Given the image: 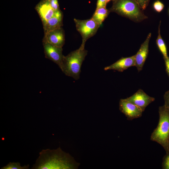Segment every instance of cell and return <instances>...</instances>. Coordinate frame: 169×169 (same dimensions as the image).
<instances>
[{
  "mask_svg": "<svg viewBox=\"0 0 169 169\" xmlns=\"http://www.w3.org/2000/svg\"><path fill=\"white\" fill-rule=\"evenodd\" d=\"M35 8L43 25L54 15L56 11L52 8L47 0H42L36 5Z\"/></svg>",
  "mask_w": 169,
  "mask_h": 169,
  "instance_id": "8fae6325",
  "label": "cell"
},
{
  "mask_svg": "<svg viewBox=\"0 0 169 169\" xmlns=\"http://www.w3.org/2000/svg\"><path fill=\"white\" fill-rule=\"evenodd\" d=\"M52 8L55 11L60 10L58 0H47Z\"/></svg>",
  "mask_w": 169,
  "mask_h": 169,
  "instance_id": "ffe728a7",
  "label": "cell"
},
{
  "mask_svg": "<svg viewBox=\"0 0 169 169\" xmlns=\"http://www.w3.org/2000/svg\"><path fill=\"white\" fill-rule=\"evenodd\" d=\"M142 10H145L150 0H135Z\"/></svg>",
  "mask_w": 169,
  "mask_h": 169,
  "instance_id": "d6986e66",
  "label": "cell"
},
{
  "mask_svg": "<svg viewBox=\"0 0 169 169\" xmlns=\"http://www.w3.org/2000/svg\"><path fill=\"white\" fill-rule=\"evenodd\" d=\"M161 23V21L160 22L158 27V35L156 40V44L160 51L163 56V59L167 58L169 57L167 55L166 47L164 41L161 37L160 33V26Z\"/></svg>",
  "mask_w": 169,
  "mask_h": 169,
  "instance_id": "9a60e30c",
  "label": "cell"
},
{
  "mask_svg": "<svg viewBox=\"0 0 169 169\" xmlns=\"http://www.w3.org/2000/svg\"><path fill=\"white\" fill-rule=\"evenodd\" d=\"M135 55L128 57H121L114 64L105 67V70H114L122 72L128 68L135 66Z\"/></svg>",
  "mask_w": 169,
  "mask_h": 169,
  "instance_id": "7c38bea8",
  "label": "cell"
},
{
  "mask_svg": "<svg viewBox=\"0 0 169 169\" xmlns=\"http://www.w3.org/2000/svg\"><path fill=\"white\" fill-rule=\"evenodd\" d=\"M39 155L32 169H76L79 165L69 153L63 151L60 147L56 149L42 150Z\"/></svg>",
  "mask_w": 169,
  "mask_h": 169,
  "instance_id": "6da1fadb",
  "label": "cell"
},
{
  "mask_svg": "<svg viewBox=\"0 0 169 169\" xmlns=\"http://www.w3.org/2000/svg\"><path fill=\"white\" fill-rule=\"evenodd\" d=\"M119 109L129 120L140 117L143 112L142 109L125 99H121L119 102Z\"/></svg>",
  "mask_w": 169,
  "mask_h": 169,
  "instance_id": "52a82bcc",
  "label": "cell"
},
{
  "mask_svg": "<svg viewBox=\"0 0 169 169\" xmlns=\"http://www.w3.org/2000/svg\"><path fill=\"white\" fill-rule=\"evenodd\" d=\"M106 0H98L96 4V8L106 7Z\"/></svg>",
  "mask_w": 169,
  "mask_h": 169,
  "instance_id": "7402d4cb",
  "label": "cell"
},
{
  "mask_svg": "<svg viewBox=\"0 0 169 169\" xmlns=\"http://www.w3.org/2000/svg\"><path fill=\"white\" fill-rule=\"evenodd\" d=\"M110 12L106 7L96 8L92 18L100 26L108 16Z\"/></svg>",
  "mask_w": 169,
  "mask_h": 169,
  "instance_id": "5bb4252c",
  "label": "cell"
},
{
  "mask_svg": "<svg viewBox=\"0 0 169 169\" xmlns=\"http://www.w3.org/2000/svg\"><path fill=\"white\" fill-rule=\"evenodd\" d=\"M168 12H169V8Z\"/></svg>",
  "mask_w": 169,
  "mask_h": 169,
  "instance_id": "484cf974",
  "label": "cell"
},
{
  "mask_svg": "<svg viewBox=\"0 0 169 169\" xmlns=\"http://www.w3.org/2000/svg\"><path fill=\"white\" fill-rule=\"evenodd\" d=\"M84 46L81 45L78 49L63 57L62 71L66 75L76 80L79 78L81 66L87 55V51Z\"/></svg>",
  "mask_w": 169,
  "mask_h": 169,
  "instance_id": "3957f363",
  "label": "cell"
},
{
  "mask_svg": "<svg viewBox=\"0 0 169 169\" xmlns=\"http://www.w3.org/2000/svg\"><path fill=\"white\" fill-rule=\"evenodd\" d=\"M162 169H169V153H166L162 159Z\"/></svg>",
  "mask_w": 169,
  "mask_h": 169,
  "instance_id": "ac0fdd59",
  "label": "cell"
},
{
  "mask_svg": "<svg viewBox=\"0 0 169 169\" xmlns=\"http://www.w3.org/2000/svg\"><path fill=\"white\" fill-rule=\"evenodd\" d=\"M158 125L151 134L150 140L160 145L166 153L169 151V111L164 105L159 107Z\"/></svg>",
  "mask_w": 169,
  "mask_h": 169,
  "instance_id": "7a4b0ae2",
  "label": "cell"
},
{
  "mask_svg": "<svg viewBox=\"0 0 169 169\" xmlns=\"http://www.w3.org/2000/svg\"><path fill=\"white\" fill-rule=\"evenodd\" d=\"M76 28L82 38L81 45L85 46L86 42L96 33L100 25L92 18L86 20L74 18Z\"/></svg>",
  "mask_w": 169,
  "mask_h": 169,
  "instance_id": "5b68a950",
  "label": "cell"
},
{
  "mask_svg": "<svg viewBox=\"0 0 169 169\" xmlns=\"http://www.w3.org/2000/svg\"><path fill=\"white\" fill-rule=\"evenodd\" d=\"M43 42L62 47L65 43V34L63 28L61 27L44 34Z\"/></svg>",
  "mask_w": 169,
  "mask_h": 169,
  "instance_id": "9c48e42d",
  "label": "cell"
},
{
  "mask_svg": "<svg viewBox=\"0 0 169 169\" xmlns=\"http://www.w3.org/2000/svg\"><path fill=\"white\" fill-rule=\"evenodd\" d=\"M112 0H106V3H108V2H109L110 1Z\"/></svg>",
  "mask_w": 169,
  "mask_h": 169,
  "instance_id": "cb8c5ba5",
  "label": "cell"
},
{
  "mask_svg": "<svg viewBox=\"0 0 169 169\" xmlns=\"http://www.w3.org/2000/svg\"><path fill=\"white\" fill-rule=\"evenodd\" d=\"M126 99L140 108L144 111L146 107L155 100V98L149 96L140 89Z\"/></svg>",
  "mask_w": 169,
  "mask_h": 169,
  "instance_id": "ba28073f",
  "label": "cell"
},
{
  "mask_svg": "<svg viewBox=\"0 0 169 169\" xmlns=\"http://www.w3.org/2000/svg\"><path fill=\"white\" fill-rule=\"evenodd\" d=\"M169 153V152H168V153Z\"/></svg>",
  "mask_w": 169,
  "mask_h": 169,
  "instance_id": "4316f807",
  "label": "cell"
},
{
  "mask_svg": "<svg viewBox=\"0 0 169 169\" xmlns=\"http://www.w3.org/2000/svg\"><path fill=\"white\" fill-rule=\"evenodd\" d=\"M109 11L136 22L147 18L135 0H116L113 1Z\"/></svg>",
  "mask_w": 169,
  "mask_h": 169,
  "instance_id": "277c9868",
  "label": "cell"
},
{
  "mask_svg": "<svg viewBox=\"0 0 169 169\" xmlns=\"http://www.w3.org/2000/svg\"><path fill=\"white\" fill-rule=\"evenodd\" d=\"M166 68V71L169 77V57L164 59Z\"/></svg>",
  "mask_w": 169,
  "mask_h": 169,
  "instance_id": "603a6c76",
  "label": "cell"
},
{
  "mask_svg": "<svg viewBox=\"0 0 169 169\" xmlns=\"http://www.w3.org/2000/svg\"><path fill=\"white\" fill-rule=\"evenodd\" d=\"M164 105L169 111V90L166 91L164 95Z\"/></svg>",
  "mask_w": 169,
  "mask_h": 169,
  "instance_id": "44dd1931",
  "label": "cell"
},
{
  "mask_svg": "<svg viewBox=\"0 0 169 169\" xmlns=\"http://www.w3.org/2000/svg\"><path fill=\"white\" fill-rule=\"evenodd\" d=\"M63 14L60 10L56 11L54 15L43 25L44 34L62 27Z\"/></svg>",
  "mask_w": 169,
  "mask_h": 169,
  "instance_id": "4fadbf2b",
  "label": "cell"
},
{
  "mask_svg": "<svg viewBox=\"0 0 169 169\" xmlns=\"http://www.w3.org/2000/svg\"><path fill=\"white\" fill-rule=\"evenodd\" d=\"M45 57L57 64L62 70L63 65L62 47L54 46L46 42H43Z\"/></svg>",
  "mask_w": 169,
  "mask_h": 169,
  "instance_id": "8992f818",
  "label": "cell"
},
{
  "mask_svg": "<svg viewBox=\"0 0 169 169\" xmlns=\"http://www.w3.org/2000/svg\"><path fill=\"white\" fill-rule=\"evenodd\" d=\"M151 36V33L148 35L144 42L141 44L140 48L135 54V66L138 72L141 71L148 56L149 51V44Z\"/></svg>",
  "mask_w": 169,
  "mask_h": 169,
  "instance_id": "30bf717a",
  "label": "cell"
},
{
  "mask_svg": "<svg viewBox=\"0 0 169 169\" xmlns=\"http://www.w3.org/2000/svg\"><path fill=\"white\" fill-rule=\"evenodd\" d=\"M29 165L28 164L27 165L21 166L19 162H10L6 166L1 168V169H29Z\"/></svg>",
  "mask_w": 169,
  "mask_h": 169,
  "instance_id": "2e32d148",
  "label": "cell"
},
{
  "mask_svg": "<svg viewBox=\"0 0 169 169\" xmlns=\"http://www.w3.org/2000/svg\"><path fill=\"white\" fill-rule=\"evenodd\" d=\"M164 5L161 2L157 0L153 4V8L158 13L161 12L163 9Z\"/></svg>",
  "mask_w": 169,
  "mask_h": 169,
  "instance_id": "e0dca14e",
  "label": "cell"
},
{
  "mask_svg": "<svg viewBox=\"0 0 169 169\" xmlns=\"http://www.w3.org/2000/svg\"><path fill=\"white\" fill-rule=\"evenodd\" d=\"M115 0H112V1H115Z\"/></svg>",
  "mask_w": 169,
  "mask_h": 169,
  "instance_id": "d4e9b609",
  "label": "cell"
}]
</instances>
